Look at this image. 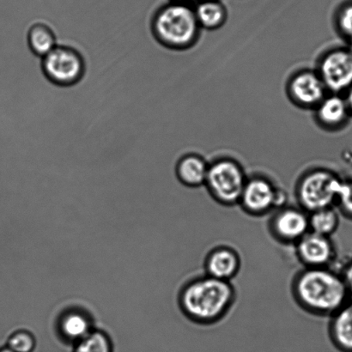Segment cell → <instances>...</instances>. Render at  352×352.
<instances>
[{
  "label": "cell",
  "instance_id": "6da1fadb",
  "mask_svg": "<svg viewBox=\"0 0 352 352\" xmlns=\"http://www.w3.org/2000/svg\"><path fill=\"white\" fill-rule=\"evenodd\" d=\"M237 301L232 282L220 280L205 272L190 278L182 286L179 305L190 322L199 326H212L222 322Z\"/></svg>",
  "mask_w": 352,
  "mask_h": 352
},
{
  "label": "cell",
  "instance_id": "7a4b0ae2",
  "mask_svg": "<svg viewBox=\"0 0 352 352\" xmlns=\"http://www.w3.org/2000/svg\"><path fill=\"white\" fill-rule=\"evenodd\" d=\"M293 300L316 317H331L347 305L349 292L342 276L330 267H303L291 283Z\"/></svg>",
  "mask_w": 352,
  "mask_h": 352
},
{
  "label": "cell",
  "instance_id": "3957f363",
  "mask_svg": "<svg viewBox=\"0 0 352 352\" xmlns=\"http://www.w3.org/2000/svg\"><path fill=\"white\" fill-rule=\"evenodd\" d=\"M200 28L195 10L186 3H172L158 10L151 23L156 40L173 50H186L199 40Z\"/></svg>",
  "mask_w": 352,
  "mask_h": 352
},
{
  "label": "cell",
  "instance_id": "277c9868",
  "mask_svg": "<svg viewBox=\"0 0 352 352\" xmlns=\"http://www.w3.org/2000/svg\"><path fill=\"white\" fill-rule=\"evenodd\" d=\"M343 179L326 168H314L298 179L295 186L298 206L307 212L336 207Z\"/></svg>",
  "mask_w": 352,
  "mask_h": 352
},
{
  "label": "cell",
  "instance_id": "5b68a950",
  "mask_svg": "<svg viewBox=\"0 0 352 352\" xmlns=\"http://www.w3.org/2000/svg\"><path fill=\"white\" fill-rule=\"evenodd\" d=\"M248 176L239 162L221 157L209 164L205 186L216 203L226 207L239 204Z\"/></svg>",
  "mask_w": 352,
  "mask_h": 352
},
{
  "label": "cell",
  "instance_id": "8992f818",
  "mask_svg": "<svg viewBox=\"0 0 352 352\" xmlns=\"http://www.w3.org/2000/svg\"><path fill=\"white\" fill-rule=\"evenodd\" d=\"M288 204V195L267 176H248L238 206L247 215L262 217Z\"/></svg>",
  "mask_w": 352,
  "mask_h": 352
},
{
  "label": "cell",
  "instance_id": "52a82bcc",
  "mask_svg": "<svg viewBox=\"0 0 352 352\" xmlns=\"http://www.w3.org/2000/svg\"><path fill=\"white\" fill-rule=\"evenodd\" d=\"M41 67L44 75L54 85L69 87L78 84L84 77L85 62L75 48L57 45L43 58Z\"/></svg>",
  "mask_w": 352,
  "mask_h": 352
},
{
  "label": "cell",
  "instance_id": "ba28073f",
  "mask_svg": "<svg viewBox=\"0 0 352 352\" xmlns=\"http://www.w3.org/2000/svg\"><path fill=\"white\" fill-rule=\"evenodd\" d=\"M327 91L343 94L352 86V50L336 47L320 57L316 69Z\"/></svg>",
  "mask_w": 352,
  "mask_h": 352
},
{
  "label": "cell",
  "instance_id": "9c48e42d",
  "mask_svg": "<svg viewBox=\"0 0 352 352\" xmlns=\"http://www.w3.org/2000/svg\"><path fill=\"white\" fill-rule=\"evenodd\" d=\"M267 228L278 243L294 246L310 231L309 212L299 206H285L271 214Z\"/></svg>",
  "mask_w": 352,
  "mask_h": 352
},
{
  "label": "cell",
  "instance_id": "30bf717a",
  "mask_svg": "<svg viewBox=\"0 0 352 352\" xmlns=\"http://www.w3.org/2000/svg\"><path fill=\"white\" fill-rule=\"evenodd\" d=\"M286 92L293 104L300 109H315L329 91L316 70L303 69L289 78Z\"/></svg>",
  "mask_w": 352,
  "mask_h": 352
},
{
  "label": "cell",
  "instance_id": "8fae6325",
  "mask_svg": "<svg viewBox=\"0 0 352 352\" xmlns=\"http://www.w3.org/2000/svg\"><path fill=\"white\" fill-rule=\"evenodd\" d=\"M293 247L303 267H330L337 256L332 238L313 231H309Z\"/></svg>",
  "mask_w": 352,
  "mask_h": 352
},
{
  "label": "cell",
  "instance_id": "7c38bea8",
  "mask_svg": "<svg viewBox=\"0 0 352 352\" xmlns=\"http://www.w3.org/2000/svg\"><path fill=\"white\" fill-rule=\"evenodd\" d=\"M243 261L236 250L228 244L210 248L204 258V272L220 280L232 282L240 274Z\"/></svg>",
  "mask_w": 352,
  "mask_h": 352
},
{
  "label": "cell",
  "instance_id": "4fadbf2b",
  "mask_svg": "<svg viewBox=\"0 0 352 352\" xmlns=\"http://www.w3.org/2000/svg\"><path fill=\"white\" fill-rule=\"evenodd\" d=\"M314 111L318 125L329 131L343 127L351 115L344 96L333 93L327 94Z\"/></svg>",
  "mask_w": 352,
  "mask_h": 352
},
{
  "label": "cell",
  "instance_id": "5bb4252c",
  "mask_svg": "<svg viewBox=\"0 0 352 352\" xmlns=\"http://www.w3.org/2000/svg\"><path fill=\"white\" fill-rule=\"evenodd\" d=\"M208 162L200 155L189 153L179 158L176 164V176L182 184L190 188L205 186L209 168Z\"/></svg>",
  "mask_w": 352,
  "mask_h": 352
},
{
  "label": "cell",
  "instance_id": "9a60e30c",
  "mask_svg": "<svg viewBox=\"0 0 352 352\" xmlns=\"http://www.w3.org/2000/svg\"><path fill=\"white\" fill-rule=\"evenodd\" d=\"M329 336L333 346L342 352H352V303L330 317Z\"/></svg>",
  "mask_w": 352,
  "mask_h": 352
},
{
  "label": "cell",
  "instance_id": "2e32d148",
  "mask_svg": "<svg viewBox=\"0 0 352 352\" xmlns=\"http://www.w3.org/2000/svg\"><path fill=\"white\" fill-rule=\"evenodd\" d=\"M195 10L201 29L219 30L226 23L227 10L219 0H203L197 6Z\"/></svg>",
  "mask_w": 352,
  "mask_h": 352
},
{
  "label": "cell",
  "instance_id": "e0dca14e",
  "mask_svg": "<svg viewBox=\"0 0 352 352\" xmlns=\"http://www.w3.org/2000/svg\"><path fill=\"white\" fill-rule=\"evenodd\" d=\"M62 337L72 343H78L93 331L89 317L80 311H71L62 317L60 323Z\"/></svg>",
  "mask_w": 352,
  "mask_h": 352
},
{
  "label": "cell",
  "instance_id": "ac0fdd59",
  "mask_svg": "<svg viewBox=\"0 0 352 352\" xmlns=\"http://www.w3.org/2000/svg\"><path fill=\"white\" fill-rule=\"evenodd\" d=\"M28 44L34 54L43 58L56 47V36L46 24L36 23L28 32Z\"/></svg>",
  "mask_w": 352,
  "mask_h": 352
},
{
  "label": "cell",
  "instance_id": "d6986e66",
  "mask_svg": "<svg viewBox=\"0 0 352 352\" xmlns=\"http://www.w3.org/2000/svg\"><path fill=\"white\" fill-rule=\"evenodd\" d=\"M310 231L326 236H332L340 224L336 207H327L309 213Z\"/></svg>",
  "mask_w": 352,
  "mask_h": 352
},
{
  "label": "cell",
  "instance_id": "ffe728a7",
  "mask_svg": "<svg viewBox=\"0 0 352 352\" xmlns=\"http://www.w3.org/2000/svg\"><path fill=\"white\" fill-rule=\"evenodd\" d=\"M74 352H113L111 340L102 331L93 330L75 344Z\"/></svg>",
  "mask_w": 352,
  "mask_h": 352
},
{
  "label": "cell",
  "instance_id": "44dd1931",
  "mask_svg": "<svg viewBox=\"0 0 352 352\" xmlns=\"http://www.w3.org/2000/svg\"><path fill=\"white\" fill-rule=\"evenodd\" d=\"M36 339L28 331H16L7 340L6 346L14 352H33L36 348Z\"/></svg>",
  "mask_w": 352,
  "mask_h": 352
},
{
  "label": "cell",
  "instance_id": "7402d4cb",
  "mask_svg": "<svg viewBox=\"0 0 352 352\" xmlns=\"http://www.w3.org/2000/svg\"><path fill=\"white\" fill-rule=\"evenodd\" d=\"M336 27L339 32L352 41V3H347L339 10L336 16Z\"/></svg>",
  "mask_w": 352,
  "mask_h": 352
},
{
  "label": "cell",
  "instance_id": "603a6c76",
  "mask_svg": "<svg viewBox=\"0 0 352 352\" xmlns=\"http://www.w3.org/2000/svg\"><path fill=\"white\" fill-rule=\"evenodd\" d=\"M336 206L344 215L352 217V181L343 179Z\"/></svg>",
  "mask_w": 352,
  "mask_h": 352
},
{
  "label": "cell",
  "instance_id": "cb8c5ba5",
  "mask_svg": "<svg viewBox=\"0 0 352 352\" xmlns=\"http://www.w3.org/2000/svg\"><path fill=\"white\" fill-rule=\"evenodd\" d=\"M342 278L344 279V283H346V287L348 289V292H349V296L352 298V262L349 265H347L346 269H344V272L342 274Z\"/></svg>",
  "mask_w": 352,
  "mask_h": 352
},
{
  "label": "cell",
  "instance_id": "d4e9b609",
  "mask_svg": "<svg viewBox=\"0 0 352 352\" xmlns=\"http://www.w3.org/2000/svg\"><path fill=\"white\" fill-rule=\"evenodd\" d=\"M344 98L346 99V102L347 103L348 109H349L350 113H352V86L346 92V96H344Z\"/></svg>",
  "mask_w": 352,
  "mask_h": 352
},
{
  "label": "cell",
  "instance_id": "484cf974",
  "mask_svg": "<svg viewBox=\"0 0 352 352\" xmlns=\"http://www.w3.org/2000/svg\"><path fill=\"white\" fill-rule=\"evenodd\" d=\"M176 3H186V5H189L190 3L195 1V0H174Z\"/></svg>",
  "mask_w": 352,
  "mask_h": 352
},
{
  "label": "cell",
  "instance_id": "4316f807",
  "mask_svg": "<svg viewBox=\"0 0 352 352\" xmlns=\"http://www.w3.org/2000/svg\"><path fill=\"white\" fill-rule=\"evenodd\" d=\"M0 352H14V351L10 350V348H8L6 346L2 348H0Z\"/></svg>",
  "mask_w": 352,
  "mask_h": 352
},
{
  "label": "cell",
  "instance_id": "83f0119b",
  "mask_svg": "<svg viewBox=\"0 0 352 352\" xmlns=\"http://www.w3.org/2000/svg\"><path fill=\"white\" fill-rule=\"evenodd\" d=\"M351 50H352V41H351Z\"/></svg>",
  "mask_w": 352,
  "mask_h": 352
},
{
  "label": "cell",
  "instance_id": "f1b7e54d",
  "mask_svg": "<svg viewBox=\"0 0 352 352\" xmlns=\"http://www.w3.org/2000/svg\"><path fill=\"white\" fill-rule=\"evenodd\" d=\"M351 303H352V298H351Z\"/></svg>",
  "mask_w": 352,
  "mask_h": 352
}]
</instances>
